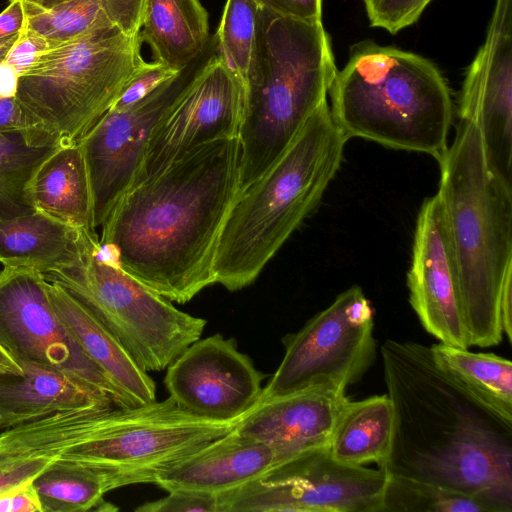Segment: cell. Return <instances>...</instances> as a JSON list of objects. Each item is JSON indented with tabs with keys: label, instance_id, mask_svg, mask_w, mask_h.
<instances>
[{
	"label": "cell",
	"instance_id": "6da1fadb",
	"mask_svg": "<svg viewBox=\"0 0 512 512\" xmlns=\"http://www.w3.org/2000/svg\"><path fill=\"white\" fill-rule=\"evenodd\" d=\"M238 138L202 145L128 189L102 226V251L168 300L215 284L213 260L239 190Z\"/></svg>",
	"mask_w": 512,
	"mask_h": 512
},
{
	"label": "cell",
	"instance_id": "7a4b0ae2",
	"mask_svg": "<svg viewBox=\"0 0 512 512\" xmlns=\"http://www.w3.org/2000/svg\"><path fill=\"white\" fill-rule=\"evenodd\" d=\"M380 352L394 427L379 468L512 512V422L445 372L430 346L390 339Z\"/></svg>",
	"mask_w": 512,
	"mask_h": 512
},
{
	"label": "cell",
	"instance_id": "3957f363",
	"mask_svg": "<svg viewBox=\"0 0 512 512\" xmlns=\"http://www.w3.org/2000/svg\"><path fill=\"white\" fill-rule=\"evenodd\" d=\"M437 161V193L470 346H495L504 336L500 300L512 275V188L489 171L472 121L459 119Z\"/></svg>",
	"mask_w": 512,
	"mask_h": 512
},
{
	"label": "cell",
	"instance_id": "277c9868",
	"mask_svg": "<svg viewBox=\"0 0 512 512\" xmlns=\"http://www.w3.org/2000/svg\"><path fill=\"white\" fill-rule=\"evenodd\" d=\"M347 140L324 101L280 158L237 193L217 242L215 284L236 291L255 281L318 205Z\"/></svg>",
	"mask_w": 512,
	"mask_h": 512
},
{
	"label": "cell",
	"instance_id": "5b68a950",
	"mask_svg": "<svg viewBox=\"0 0 512 512\" xmlns=\"http://www.w3.org/2000/svg\"><path fill=\"white\" fill-rule=\"evenodd\" d=\"M337 70L322 19L293 18L260 7L238 134V192L285 152L327 100Z\"/></svg>",
	"mask_w": 512,
	"mask_h": 512
},
{
	"label": "cell",
	"instance_id": "8992f818",
	"mask_svg": "<svg viewBox=\"0 0 512 512\" xmlns=\"http://www.w3.org/2000/svg\"><path fill=\"white\" fill-rule=\"evenodd\" d=\"M330 112L347 138L359 137L437 160L448 145L450 89L429 59L366 39L351 46L329 88Z\"/></svg>",
	"mask_w": 512,
	"mask_h": 512
},
{
	"label": "cell",
	"instance_id": "52a82bcc",
	"mask_svg": "<svg viewBox=\"0 0 512 512\" xmlns=\"http://www.w3.org/2000/svg\"><path fill=\"white\" fill-rule=\"evenodd\" d=\"M142 41L115 30L51 44L18 76L15 98L40 145L78 143L110 109L141 57Z\"/></svg>",
	"mask_w": 512,
	"mask_h": 512
},
{
	"label": "cell",
	"instance_id": "ba28073f",
	"mask_svg": "<svg viewBox=\"0 0 512 512\" xmlns=\"http://www.w3.org/2000/svg\"><path fill=\"white\" fill-rule=\"evenodd\" d=\"M43 276L79 301L147 373L165 370L207 325L104 256L96 233L77 264Z\"/></svg>",
	"mask_w": 512,
	"mask_h": 512
},
{
	"label": "cell",
	"instance_id": "9c48e42d",
	"mask_svg": "<svg viewBox=\"0 0 512 512\" xmlns=\"http://www.w3.org/2000/svg\"><path fill=\"white\" fill-rule=\"evenodd\" d=\"M242 420L196 416L170 396L163 401L105 408L96 436L59 459L103 477L108 491L152 483L178 461L233 430Z\"/></svg>",
	"mask_w": 512,
	"mask_h": 512
},
{
	"label": "cell",
	"instance_id": "30bf717a",
	"mask_svg": "<svg viewBox=\"0 0 512 512\" xmlns=\"http://www.w3.org/2000/svg\"><path fill=\"white\" fill-rule=\"evenodd\" d=\"M374 311L359 286L340 293L297 332L282 338L283 358L259 399L310 389L346 392L372 366Z\"/></svg>",
	"mask_w": 512,
	"mask_h": 512
},
{
	"label": "cell",
	"instance_id": "8fae6325",
	"mask_svg": "<svg viewBox=\"0 0 512 512\" xmlns=\"http://www.w3.org/2000/svg\"><path fill=\"white\" fill-rule=\"evenodd\" d=\"M385 481L382 469L341 463L321 447L218 495L219 512H380Z\"/></svg>",
	"mask_w": 512,
	"mask_h": 512
},
{
	"label": "cell",
	"instance_id": "7c38bea8",
	"mask_svg": "<svg viewBox=\"0 0 512 512\" xmlns=\"http://www.w3.org/2000/svg\"><path fill=\"white\" fill-rule=\"evenodd\" d=\"M0 344L19 365L59 369L110 397L118 407L136 406L58 319L46 279L38 271L16 267L0 271Z\"/></svg>",
	"mask_w": 512,
	"mask_h": 512
},
{
	"label": "cell",
	"instance_id": "4fadbf2b",
	"mask_svg": "<svg viewBox=\"0 0 512 512\" xmlns=\"http://www.w3.org/2000/svg\"><path fill=\"white\" fill-rule=\"evenodd\" d=\"M244 100L243 82L211 57L153 128L131 187L202 145L238 138Z\"/></svg>",
	"mask_w": 512,
	"mask_h": 512
},
{
	"label": "cell",
	"instance_id": "5bb4252c",
	"mask_svg": "<svg viewBox=\"0 0 512 512\" xmlns=\"http://www.w3.org/2000/svg\"><path fill=\"white\" fill-rule=\"evenodd\" d=\"M166 370L169 396L190 413L215 421L243 418L259 400L266 377L235 338L220 333L196 340Z\"/></svg>",
	"mask_w": 512,
	"mask_h": 512
},
{
	"label": "cell",
	"instance_id": "9a60e30c",
	"mask_svg": "<svg viewBox=\"0 0 512 512\" xmlns=\"http://www.w3.org/2000/svg\"><path fill=\"white\" fill-rule=\"evenodd\" d=\"M459 119L479 129L486 165L512 187V0H497L486 37L466 71Z\"/></svg>",
	"mask_w": 512,
	"mask_h": 512
},
{
	"label": "cell",
	"instance_id": "2e32d148",
	"mask_svg": "<svg viewBox=\"0 0 512 512\" xmlns=\"http://www.w3.org/2000/svg\"><path fill=\"white\" fill-rule=\"evenodd\" d=\"M185 84L180 75L132 107L109 109L79 141L90 177L95 228L133 184L153 128Z\"/></svg>",
	"mask_w": 512,
	"mask_h": 512
},
{
	"label": "cell",
	"instance_id": "e0dca14e",
	"mask_svg": "<svg viewBox=\"0 0 512 512\" xmlns=\"http://www.w3.org/2000/svg\"><path fill=\"white\" fill-rule=\"evenodd\" d=\"M407 287L429 334L442 344L470 347L438 193L423 202L417 217Z\"/></svg>",
	"mask_w": 512,
	"mask_h": 512
},
{
	"label": "cell",
	"instance_id": "ac0fdd59",
	"mask_svg": "<svg viewBox=\"0 0 512 512\" xmlns=\"http://www.w3.org/2000/svg\"><path fill=\"white\" fill-rule=\"evenodd\" d=\"M349 400L346 392L326 388L259 399L237 424V429L266 444L274 454V465L303 452L327 447Z\"/></svg>",
	"mask_w": 512,
	"mask_h": 512
},
{
	"label": "cell",
	"instance_id": "d6986e66",
	"mask_svg": "<svg viewBox=\"0 0 512 512\" xmlns=\"http://www.w3.org/2000/svg\"><path fill=\"white\" fill-rule=\"evenodd\" d=\"M111 405L63 410L0 432V493L33 481L64 453L90 442Z\"/></svg>",
	"mask_w": 512,
	"mask_h": 512
},
{
	"label": "cell",
	"instance_id": "ffe728a7",
	"mask_svg": "<svg viewBox=\"0 0 512 512\" xmlns=\"http://www.w3.org/2000/svg\"><path fill=\"white\" fill-rule=\"evenodd\" d=\"M273 463L272 450L236 426L161 473L154 484L166 492L182 489L218 496L256 479Z\"/></svg>",
	"mask_w": 512,
	"mask_h": 512
},
{
	"label": "cell",
	"instance_id": "44dd1931",
	"mask_svg": "<svg viewBox=\"0 0 512 512\" xmlns=\"http://www.w3.org/2000/svg\"><path fill=\"white\" fill-rule=\"evenodd\" d=\"M20 366L22 375H0L1 430L63 410L115 405L110 397L64 371L34 363Z\"/></svg>",
	"mask_w": 512,
	"mask_h": 512
},
{
	"label": "cell",
	"instance_id": "7402d4cb",
	"mask_svg": "<svg viewBox=\"0 0 512 512\" xmlns=\"http://www.w3.org/2000/svg\"><path fill=\"white\" fill-rule=\"evenodd\" d=\"M50 304L61 323L88 357L134 405L156 400V383L96 318L60 284L46 280Z\"/></svg>",
	"mask_w": 512,
	"mask_h": 512
},
{
	"label": "cell",
	"instance_id": "603a6c76",
	"mask_svg": "<svg viewBox=\"0 0 512 512\" xmlns=\"http://www.w3.org/2000/svg\"><path fill=\"white\" fill-rule=\"evenodd\" d=\"M95 232L38 211L0 220V263L42 275L58 272L80 261L88 236Z\"/></svg>",
	"mask_w": 512,
	"mask_h": 512
},
{
	"label": "cell",
	"instance_id": "cb8c5ba5",
	"mask_svg": "<svg viewBox=\"0 0 512 512\" xmlns=\"http://www.w3.org/2000/svg\"><path fill=\"white\" fill-rule=\"evenodd\" d=\"M34 211L68 226L95 231L93 196L80 143H60L40 164L27 188Z\"/></svg>",
	"mask_w": 512,
	"mask_h": 512
},
{
	"label": "cell",
	"instance_id": "d4e9b609",
	"mask_svg": "<svg viewBox=\"0 0 512 512\" xmlns=\"http://www.w3.org/2000/svg\"><path fill=\"white\" fill-rule=\"evenodd\" d=\"M139 37L155 61L184 72L207 46L208 13L199 0H145Z\"/></svg>",
	"mask_w": 512,
	"mask_h": 512
},
{
	"label": "cell",
	"instance_id": "484cf974",
	"mask_svg": "<svg viewBox=\"0 0 512 512\" xmlns=\"http://www.w3.org/2000/svg\"><path fill=\"white\" fill-rule=\"evenodd\" d=\"M394 414L387 394L349 400L334 427L328 450L351 466L386 461L393 438Z\"/></svg>",
	"mask_w": 512,
	"mask_h": 512
},
{
	"label": "cell",
	"instance_id": "4316f807",
	"mask_svg": "<svg viewBox=\"0 0 512 512\" xmlns=\"http://www.w3.org/2000/svg\"><path fill=\"white\" fill-rule=\"evenodd\" d=\"M144 4L145 0H73L50 12L26 14L25 27L50 44L98 30L138 36Z\"/></svg>",
	"mask_w": 512,
	"mask_h": 512
},
{
	"label": "cell",
	"instance_id": "83f0119b",
	"mask_svg": "<svg viewBox=\"0 0 512 512\" xmlns=\"http://www.w3.org/2000/svg\"><path fill=\"white\" fill-rule=\"evenodd\" d=\"M435 362L464 389L512 422V362L442 343L430 346Z\"/></svg>",
	"mask_w": 512,
	"mask_h": 512
},
{
	"label": "cell",
	"instance_id": "f1b7e54d",
	"mask_svg": "<svg viewBox=\"0 0 512 512\" xmlns=\"http://www.w3.org/2000/svg\"><path fill=\"white\" fill-rule=\"evenodd\" d=\"M42 512H108L118 507L105 500L109 492L96 472L58 460L33 480Z\"/></svg>",
	"mask_w": 512,
	"mask_h": 512
},
{
	"label": "cell",
	"instance_id": "f546056e",
	"mask_svg": "<svg viewBox=\"0 0 512 512\" xmlns=\"http://www.w3.org/2000/svg\"><path fill=\"white\" fill-rule=\"evenodd\" d=\"M59 144L39 145L26 132L0 133V220L34 211L28 184Z\"/></svg>",
	"mask_w": 512,
	"mask_h": 512
},
{
	"label": "cell",
	"instance_id": "4dcf8cb0",
	"mask_svg": "<svg viewBox=\"0 0 512 512\" xmlns=\"http://www.w3.org/2000/svg\"><path fill=\"white\" fill-rule=\"evenodd\" d=\"M380 512H499L492 503L446 487L386 474Z\"/></svg>",
	"mask_w": 512,
	"mask_h": 512
},
{
	"label": "cell",
	"instance_id": "1f68e13d",
	"mask_svg": "<svg viewBox=\"0 0 512 512\" xmlns=\"http://www.w3.org/2000/svg\"><path fill=\"white\" fill-rule=\"evenodd\" d=\"M259 9L257 0H227L215 36L216 56L244 85Z\"/></svg>",
	"mask_w": 512,
	"mask_h": 512
},
{
	"label": "cell",
	"instance_id": "d6a6232c",
	"mask_svg": "<svg viewBox=\"0 0 512 512\" xmlns=\"http://www.w3.org/2000/svg\"><path fill=\"white\" fill-rule=\"evenodd\" d=\"M182 74L183 72L176 71L158 61L142 60L110 109L122 110L132 107Z\"/></svg>",
	"mask_w": 512,
	"mask_h": 512
},
{
	"label": "cell",
	"instance_id": "836d02e7",
	"mask_svg": "<svg viewBox=\"0 0 512 512\" xmlns=\"http://www.w3.org/2000/svg\"><path fill=\"white\" fill-rule=\"evenodd\" d=\"M371 27L391 34L415 24L432 0H362Z\"/></svg>",
	"mask_w": 512,
	"mask_h": 512
},
{
	"label": "cell",
	"instance_id": "e575fe53",
	"mask_svg": "<svg viewBox=\"0 0 512 512\" xmlns=\"http://www.w3.org/2000/svg\"><path fill=\"white\" fill-rule=\"evenodd\" d=\"M167 496L137 506L136 512H219L218 496L176 489Z\"/></svg>",
	"mask_w": 512,
	"mask_h": 512
},
{
	"label": "cell",
	"instance_id": "d590c367",
	"mask_svg": "<svg viewBox=\"0 0 512 512\" xmlns=\"http://www.w3.org/2000/svg\"><path fill=\"white\" fill-rule=\"evenodd\" d=\"M50 43L35 31L25 27L4 59L18 74L25 72L50 47Z\"/></svg>",
	"mask_w": 512,
	"mask_h": 512
},
{
	"label": "cell",
	"instance_id": "8d00e7d4",
	"mask_svg": "<svg viewBox=\"0 0 512 512\" xmlns=\"http://www.w3.org/2000/svg\"><path fill=\"white\" fill-rule=\"evenodd\" d=\"M0 512H42V506L33 481L1 492Z\"/></svg>",
	"mask_w": 512,
	"mask_h": 512
},
{
	"label": "cell",
	"instance_id": "74e56055",
	"mask_svg": "<svg viewBox=\"0 0 512 512\" xmlns=\"http://www.w3.org/2000/svg\"><path fill=\"white\" fill-rule=\"evenodd\" d=\"M261 8L299 19H322V0H257Z\"/></svg>",
	"mask_w": 512,
	"mask_h": 512
},
{
	"label": "cell",
	"instance_id": "f35d334b",
	"mask_svg": "<svg viewBox=\"0 0 512 512\" xmlns=\"http://www.w3.org/2000/svg\"><path fill=\"white\" fill-rule=\"evenodd\" d=\"M14 132L29 134L28 126L15 96L0 97V133Z\"/></svg>",
	"mask_w": 512,
	"mask_h": 512
},
{
	"label": "cell",
	"instance_id": "ab89813d",
	"mask_svg": "<svg viewBox=\"0 0 512 512\" xmlns=\"http://www.w3.org/2000/svg\"><path fill=\"white\" fill-rule=\"evenodd\" d=\"M0 13V39L19 34L26 25V11L21 0H9Z\"/></svg>",
	"mask_w": 512,
	"mask_h": 512
},
{
	"label": "cell",
	"instance_id": "60d3db41",
	"mask_svg": "<svg viewBox=\"0 0 512 512\" xmlns=\"http://www.w3.org/2000/svg\"><path fill=\"white\" fill-rule=\"evenodd\" d=\"M500 318L503 335L512 342V275L504 284L500 300Z\"/></svg>",
	"mask_w": 512,
	"mask_h": 512
},
{
	"label": "cell",
	"instance_id": "b9f144b4",
	"mask_svg": "<svg viewBox=\"0 0 512 512\" xmlns=\"http://www.w3.org/2000/svg\"><path fill=\"white\" fill-rule=\"evenodd\" d=\"M17 83V72L4 61L0 62V97L15 96Z\"/></svg>",
	"mask_w": 512,
	"mask_h": 512
},
{
	"label": "cell",
	"instance_id": "7bdbcfd3",
	"mask_svg": "<svg viewBox=\"0 0 512 512\" xmlns=\"http://www.w3.org/2000/svg\"><path fill=\"white\" fill-rule=\"evenodd\" d=\"M26 14L53 11L73 0H21Z\"/></svg>",
	"mask_w": 512,
	"mask_h": 512
},
{
	"label": "cell",
	"instance_id": "ee69618b",
	"mask_svg": "<svg viewBox=\"0 0 512 512\" xmlns=\"http://www.w3.org/2000/svg\"><path fill=\"white\" fill-rule=\"evenodd\" d=\"M20 365L8 354L0 344V375H22Z\"/></svg>",
	"mask_w": 512,
	"mask_h": 512
},
{
	"label": "cell",
	"instance_id": "f6af8a7d",
	"mask_svg": "<svg viewBox=\"0 0 512 512\" xmlns=\"http://www.w3.org/2000/svg\"><path fill=\"white\" fill-rule=\"evenodd\" d=\"M19 34L0 39V62L4 61L9 51L17 41Z\"/></svg>",
	"mask_w": 512,
	"mask_h": 512
}]
</instances>
